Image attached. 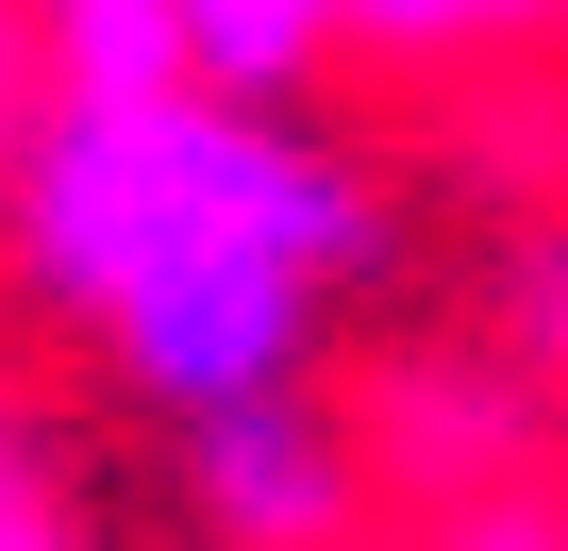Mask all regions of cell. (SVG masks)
<instances>
[{
	"mask_svg": "<svg viewBox=\"0 0 568 551\" xmlns=\"http://www.w3.org/2000/svg\"><path fill=\"white\" fill-rule=\"evenodd\" d=\"M402 201L368 151H335L302 101L151 84V101H51L0 184L18 302L151 418L201 435L234 401L318 385L335 318L385 285Z\"/></svg>",
	"mask_w": 568,
	"mask_h": 551,
	"instance_id": "6da1fadb",
	"label": "cell"
},
{
	"mask_svg": "<svg viewBox=\"0 0 568 551\" xmlns=\"http://www.w3.org/2000/svg\"><path fill=\"white\" fill-rule=\"evenodd\" d=\"M168 468H184V518H201L217 551H352V518H368V435H352L318 385L168 435Z\"/></svg>",
	"mask_w": 568,
	"mask_h": 551,
	"instance_id": "7a4b0ae2",
	"label": "cell"
},
{
	"mask_svg": "<svg viewBox=\"0 0 568 551\" xmlns=\"http://www.w3.org/2000/svg\"><path fill=\"white\" fill-rule=\"evenodd\" d=\"M368 451H385L402 484L485 501V484L535 451V385H518V351H501V368H452V351H435V368H402V385L368 401Z\"/></svg>",
	"mask_w": 568,
	"mask_h": 551,
	"instance_id": "3957f363",
	"label": "cell"
},
{
	"mask_svg": "<svg viewBox=\"0 0 568 551\" xmlns=\"http://www.w3.org/2000/svg\"><path fill=\"white\" fill-rule=\"evenodd\" d=\"M18 18H34L51 101H151V84H201L184 0H18Z\"/></svg>",
	"mask_w": 568,
	"mask_h": 551,
	"instance_id": "277c9868",
	"label": "cell"
},
{
	"mask_svg": "<svg viewBox=\"0 0 568 551\" xmlns=\"http://www.w3.org/2000/svg\"><path fill=\"white\" fill-rule=\"evenodd\" d=\"M184 34H201V84H234V101H302V84L352 51V0H184Z\"/></svg>",
	"mask_w": 568,
	"mask_h": 551,
	"instance_id": "5b68a950",
	"label": "cell"
},
{
	"mask_svg": "<svg viewBox=\"0 0 568 551\" xmlns=\"http://www.w3.org/2000/svg\"><path fill=\"white\" fill-rule=\"evenodd\" d=\"M568 34V0H352V51L385 68H468V51H535Z\"/></svg>",
	"mask_w": 568,
	"mask_h": 551,
	"instance_id": "8992f818",
	"label": "cell"
},
{
	"mask_svg": "<svg viewBox=\"0 0 568 551\" xmlns=\"http://www.w3.org/2000/svg\"><path fill=\"white\" fill-rule=\"evenodd\" d=\"M0 551H101V518H84V484H68L34 401H0Z\"/></svg>",
	"mask_w": 568,
	"mask_h": 551,
	"instance_id": "52a82bcc",
	"label": "cell"
},
{
	"mask_svg": "<svg viewBox=\"0 0 568 551\" xmlns=\"http://www.w3.org/2000/svg\"><path fill=\"white\" fill-rule=\"evenodd\" d=\"M34 118H51V68H34V18L0 0V184H18V151H34Z\"/></svg>",
	"mask_w": 568,
	"mask_h": 551,
	"instance_id": "ba28073f",
	"label": "cell"
},
{
	"mask_svg": "<svg viewBox=\"0 0 568 551\" xmlns=\"http://www.w3.org/2000/svg\"><path fill=\"white\" fill-rule=\"evenodd\" d=\"M435 551H568V534H551L518 484H485V501H452V518H435Z\"/></svg>",
	"mask_w": 568,
	"mask_h": 551,
	"instance_id": "9c48e42d",
	"label": "cell"
}]
</instances>
